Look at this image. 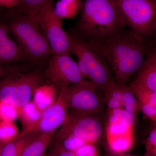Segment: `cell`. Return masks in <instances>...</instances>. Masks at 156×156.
Here are the masks:
<instances>
[{
    "instance_id": "cell-10",
    "label": "cell",
    "mask_w": 156,
    "mask_h": 156,
    "mask_svg": "<svg viewBox=\"0 0 156 156\" xmlns=\"http://www.w3.org/2000/svg\"><path fill=\"white\" fill-rule=\"evenodd\" d=\"M70 54H53L51 56L43 73L44 78L49 83L61 88L86 80L77 62L72 58Z\"/></svg>"
},
{
    "instance_id": "cell-4",
    "label": "cell",
    "mask_w": 156,
    "mask_h": 156,
    "mask_svg": "<svg viewBox=\"0 0 156 156\" xmlns=\"http://www.w3.org/2000/svg\"><path fill=\"white\" fill-rule=\"evenodd\" d=\"M69 35L71 53L78 58V66L82 75L92 83L96 90L105 92L113 79L104 56L94 42Z\"/></svg>"
},
{
    "instance_id": "cell-22",
    "label": "cell",
    "mask_w": 156,
    "mask_h": 156,
    "mask_svg": "<svg viewBox=\"0 0 156 156\" xmlns=\"http://www.w3.org/2000/svg\"><path fill=\"white\" fill-rule=\"evenodd\" d=\"M50 0H20L17 7L9 9L12 14H21L35 17L42 6Z\"/></svg>"
},
{
    "instance_id": "cell-24",
    "label": "cell",
    "mask_w": 156,
    "mask_h": 156,
    "mask_svg": "<svg viewBox=\"0 0 156 156\" xmlns=\"http://www.w3.org/2000/svg\"><path fill=\"white\" fill-rule=\"evenodd\" d=\"M122 104L123 109L135 115L140 111L139 103L135 95L129 87L126 85L123 86Z\"/></svg>"
},
{
    "instance_id": "cell-12",
    "label": "cell",
    "mask_w": 156,
    "mask_h": 156,
    "mask_svg": "<svg viewBox=\"0 0 156 156\" xmlns=\"http://www.w3.org/2000/svg\"><path fill=\"white\" fill-rule=\"evenodd\" d=\"M68 108L62 88L51 106L42 111L40 122L31 133H55L62 126L68 115Z\"/></svg>"
},
{
    "instance_id": "cell-29",
    "label": "cell",
    "mask_w": 156,
    "mask_h": 156,
    "mask_svg": "<svg viewBox=\"0 0 156 156\" xmlns=\"http://www.w3.org/2000/svg\"><path fill=\"white\" fill-rule=\"evenodd\" d=\"M23 66L16 64L0 65V80L10 73L19 70H24Z\"/></svg>"
},
{
    "instance_id": "cell-6",
    "label": "cell",
    "mask_w": 156,
    "mask_h": 156,
    "mask_svg": "<svg viewBox=\"0 0 156 156\" xmlns=\"http://www.w3.org/2000/svg\"><path fill=\"white\" fill-rule=\"evenodd\" d=\"M126 25L145 40L156 28V0H114Z\"/></svg>"
},
{
    "instance_id": "cell-15",
    "label": "cell",
    "mask_w": 156,
    "mask_h": 156,
    "mask_svg": "<svg viewBox=\"0 0 156 156\" xmlns=\"http://www.w3.org/2000/svg\"><path fill=\"white\" fill-rule=\"evenodd\" d=\"M135 95L140 111L153 122L156 121V92L132 82L129 87Z\"/></svg>"
},
{
    "instance_id": "cell-7",
    "label": "cell",
    "mask_w": 156,
    "mask_h": 156,
    "mask_svg": "<svg viewBox=\"0 0 156 156\" xmlns=\"http://www.w3.org/2000/svg\"><path fill=\"white\" fill-rule=\"evenodd\" d=\"M135 121L134 115L122 108L108 111L106 137L111 154L126 153L132 149Z\"/></svg>"
},
{
    "instance_id": "cell-20",
    "label": "cell",
    "mask_w": 156,
    "mask_h": 156,
    "mask_svg": "<svg viewBox=\"0 0 156 156\" xmlns=\"http://www.w3.org/2000/svg\"><path fill=\"white\" fill-rule=\"evenodd\" d=\"M81 0H58L54 6V11L57 17L62 19L73 18L80 11Z\"/></svg>"
},
{
    "instance_id": "cell-28",
    "label": "cell",
    "mask_w": 156,
    "mask_h": 156,
    "mask_svg": "<svg viewBox=\"0 0 156 156\" xmlns=\"http://www.w3.org/2000/svg\"><path fill=\"white\" fill-rule=\"evenodd\" d=\"M74 153L77 156H100L95 144H87L79 147Z\"/></svg>"
},
{
    "instance_id": "cell-16",
    "label": "cell",
    "mask_w": 156,
    "mask_h": 156,
    "mask_svg": "<svg viewBox=\"0 0 156 156\" xmlns=\"http://www.w3.org/2000/svg\"><path fill=\"white\" fill-rule=\"evenodd\" d=\"M18 119L22 125V130L17 138L32 133L40 122L42 111L32 101L18 108Z\"/></svg>"
},
{
    "instance_id": "cell-2",
    "label": "cell",
    "mask_w": 156,
    "mask_h": 156,
    "mask_svg": "<svg viewBox=\"0 0 156 156\" xmlns=\"http://www.w3.org/2000/svg\"><path fill=\"white\" fill-rule=\"evenodd\" d=\"M125 26L114 0H84L79 21L69 34L98 41L119 33Z\"/></svg>"
},
{
    "instance_id": "cell-19",
    "label": "cell",
    "mask_w": 156,
    "mask_h": 156,
    "mask_svg": "<svg viewBox=\"0 0 156 156\" xmlns=\"http://www.w3.org/2000/svg\"><path fill=\"white\" fill-rule=\"evenodd\" d=\"M124 85L118 83L113 80L105 91L104 102L108 110L123 108V89Z\"/></svg>"
},
{
    "instance_id": "cell-17",
    "label": "cell",
    "mask_w": 156,
    "mask_h": 156,
    "mask_svg": "<svg viewBox=\"0 0 156 156\" xmlns=\"http://www.w3.org/2000/svg\"><path fill=\"white\" fill-rule=\"evenodd\" d=\"M56 87L52 84H42L37 87L33 95V101L41 111L56 101L57 97Z\"/></svg>"
},
{
    "instance_id": "cell-26",
    "label": "cell",
    "mask_w": 156,
    "mask_h": 156,
    "mask_svg": "<svg viewBox=\"0 0 156 156\" xmlns=\"http://www.w3.org/2000/svg\"><path fill=\"white\" fill-rule=\"evenodd\" d=\"M18 108L10 104L0 101V121L14 122L18 119Z\"/></svg>"
},
{
    "instance_id": "cell-33",
    "label": "cell",
    "mask_w": 156,
    "mask_h": 156,
    "mask_svg": "<svg viewBox=\"0 0 156 156\" xmlns=\"http://www.w3.org/2000/svg\"><path fill=\"white\" fill-rule=\"evenodd\" d=\"M4 145H5V144H3L0 143V156H1V153H2V150Z\"/></svg>"
},
{
    "instance_id": "cell-32",
    "label": "cell",
    "mask_w": 156,
    "mask_h": 156,
    "mask_svg": "<svg viewBox=\"0 0 156 156\" xmlns=\"http://www.w3.org/2000/svg\"><path fill=\"white\" fill-rule=\"evenodd\" d=\"M111 156H140L135 155L131 154H129L126 153H123L121 154H111Z\"/></svg>"
},
{
    "instance_id": "cell-31",
    "label": "cell",
    "mask_w": 156,
    "mask_h": 156,
    "mask_svg": "<svg viewBox=\"0 0 156 156\" xmlns=\"http://www.w3.org/2000/svg\"><path fill=\"white\" fill-rule=\"evenodd\" d=\"M20 0H0V8L11 9L19 5Z\"/></svg>"
},
{
    "instance_id": "cell-37",
    "label": "cell",
    "mask_w": 156,
    "mask_h": 156,
    "mask_svg": "<svg viewBox=\"0 0 156 156\" xmlns=\"http://www.w3.org/2000/svg\"><path fill=\"white\" fill-rule=\"evenodd\" d=\"M155 34H156V28L155 31Z\"/></svg>"
},
{
    "instance_id": "cell-11",
    "label": "cell",
    "mask_w": 156,
    "mask_h": 156,
    "mask_svg": "<svg viewBox=\"0 0 156 156\" xmlns=\"http://www.w3.org/2000/svg\"><path fill=\"white\" fill-rule=\"evenodd\" d=\"M64 91L68 109L73 111L95 115L101 111V101L96 89L90 81L62 87Z\"/></svg>"
},
{
    "instance_id": "cell-27",
    "label": "cell",
    "mask_w": 156,
    "mask_h": 156,
    "mask_svg": "<svg viewBox=\"0 0 156 156\" xmlns=\"http://www.w3.org/2000/svg\"><path fill=\"white\" fill-rule=\"evenodd\" d=\"M144 143L145 147L144 156H156V127H153Z\"/></svg>"
},
{
    "instance_id": "cell-1",
    "label": "cell",
    "mask_w": 156,
    "mask_h": 156,
    "mask_svg": "<svg viewBox=\"0 0 156 156\" xmlns=\"http://www.w3.org/2000/svg\"><path fill=\"white\" fill-rule=\"evenodd\" d=\"M93 42L106 59L114 76V80L123 85L141 67L149 49L146 40L131 29Z\"/></svg>"
},
{
    "instance_id": "cell-34",
    "label": "cell",
    "mask_w": 156,
    "mask_h": 156,
    "mask_svg": "<svg viewBox=\"0 0 156 156\" xmlns=\"http://www.w3.org/2000/svg\"><path fill=\"white\" fill-rule=\"evenodd\" d=\"M44 156H55L51 152H50L49 153L46 154Z\"/></svg>"
},
{
    "instance_id": "cell-36",
    "label": "cell",
    "mask_w": 156,
    "mask_h": 156,
    "mask_svg": "<svg viewBox=\"0 0 156 156\" xmlns=\"http://www.w3.org/2000/svg\"><path fill=\"white\" fill-rule=\"evenodd\" d=\"M2 14V8H0V15Z\"/></svg>"
},
{
    "instance_id": "cell-8",
    "label": "cell",
    "mask_w": 156,
    "mask_h": 156,
    "mask_svg": "<svg viewBox=\"0 0 156 156\" xmlns=\"http://www.w3.org/2000/svg\"><path fill=\"white\" fill-rule=\"evenodd\" d=\"M53 0L45 4L35 16L53 54L71 53L69 34L63 29L62 20L57 17L54 11Z\"/></svg>"
},
{
    "instance_id": "cell-21",
    "label": "cell",
    "mask_w": 156,
    "mask_h": 156,
    "mask_svg": "<svg viewBox=\"0 0 156 156\" xmlns=\"http://www.w3.org/2000/svg\"><path fill=\"white\" fill-rule=\"evenodd\" d=\"M37 134L31 133L6 144L3 148L1 156H21L26 147Z\"/></svg>"
},
{
    "instance_id": "cell-35",
    "label": "cell",
    "mask_w": 156,
    "mask_h": 156,
    "mask_svg": "<svg viewBox=\"0 0 156 156\" xmlns=\"http://www.w3.org/2000/svg\"><path fill=\"white\" fill-rule=\"evenodd\" d=\"M152 126L153 127H156V121L153 122Z\"/></svg>"
},
{
    "instance_id": "cell-23",
    "label": "cell",
    "mask_w": 156,
    "mask_h": 156,
    "mask_svg": "<svg viewBox=\"0 0 156 156\" xmlns=\"http://www.w3.org/2000/svg\"><path fill=\"white\" fill-rule=\"evenodd\" d=\"M20 132L14 122L0 121V143L5 144L16 139Z\"/></svg>"
},
{
    "instance_id": "cell-9",
    "label": "cell",
    "mask_w": 156,
    "mask_h": 156,
    "mask_svg": "<svg viewBox=\"0 0 156 156\" xmlns=\"http://www.w3.org/2000/svg\"><path fill=\"white\" fill-rule=\"evenodd\" d=\"M94 115L72 111L68 113L64 122L54 134L53 138L72 135L88 143H96L102 136L103 129L100 121Z\"/></svg>"
},
{
    "instance_id": "cell-13",
    "label": "cell",
    "mask_w": 156,
    "mask_h": 156,
    "mask_svg": "<svg viewBox=\"0 0 156 156\" xmlns=\"http://www.w3.org/2000/svg\"><path fill=\"white\" fill-rule=\"evenodd\" d=\"M10 34L6 26L0 22V65L28 61L20 46L10 38Z\"/></svg>"
},
{
    "instance_id": "cell-14",
    "label": "cell",
    "mask_w": 156,
    "mask_h": 156,
    "mask_svg": "<svg viewBox=\"0 0 156 156\" xmlns=\"http://www.w3.org/2000/svg\"><path fill=\"white\" fill-rule=\"evenodd\" d=\"M133 82L156 92V45L149 48Z\"/></svg>"
},
{
    "instance_id": "cell-18",
    "label": "cell",
    "mask_w": 156,
    "mask_h": 156,
    "mask_svg": "<svg viewBox=\"0 0 156 156\" xmlns=\"http://www.w3.org/2000/svg\"><path fill=\"white\" fill-rule=\"evenodd\" d=\"M55 133H40L37 134L26 147L21 156H44Z\"/></svg>"
},
{
    "instance_id": "cell-25",
    "label": "cell",
    "mask_w": 156,
    "mask_h": 156,
    "mask_svg": "<svg viewBox=\"0 0 156 156\" xmlns=\"http://www.w3.org/2000/svg\"><path fill=\"white\" fill-rule=\"evenodd\" d=\"M55 140L65 149L73 152L82 146L88 144L84 140L72 135L55 139Z\"/></svg>"
},
{
    "instance_id": "cell-5",
    "label": "cell",
    "mask_w": 156,
    "mask_h": 156,
    "mask_svg": "<svg viewBox=\"0 0 156 156\" xmlns=\"http://www.w3.org/2000/svg\"><path fill=\"white\" fill-rule=\"evenodd\" d=\"M44 80L39 70L10 73L0 80V101L20 107L30 101L35 90Z\"/></svg>"
},
{
    "instance_id": "cell-30",
    "label": "cell",
    "mask_w": 156,
    "mask_h": 156,
    "mask_svg": "<svg viewBox=\"0 0 156 156\" xmlns=\"http://www.w3.org/2000/svg\"><path fill=\"white\" fill-rule=\"evenodd\" d=\"M52 146L50 152L55 156H77L74 153L66 150L55 141Z\"/></svg>"
},
{
    "instance_id": "cell-3",
    "label": "cell",
    "mask_w": 156,
    "mask_h": 156,
    "mask_svg": "<svg viewBox=\"0 0 156 156\" xmlns=\"http://www.w3.org/2000/svg\"><path fill=\"white\" fill-rule=\"evenodd\" d=\"M3 23L22 48L28 61L42 65L53 55L48 40L36 22L35 17L6 12Z\"/></svg>"
}]
</instances>
